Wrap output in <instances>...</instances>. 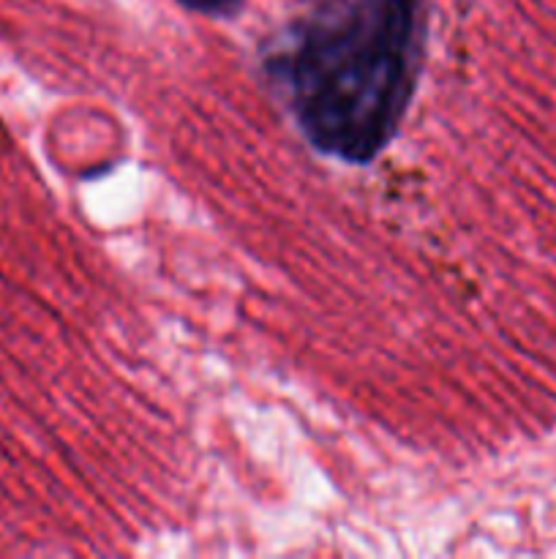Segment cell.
<instances>
[{
  "instance_id": "1",
  "label": "cell",
  "mask_w": 556,
  "mask_h": 559,
  "mask_svg": "<svg viewBox=\"0 0 556 559\" xmlns=\"http://www.w3.org/2000/svg\"><path fill=\"white\" fill-rule=\"evenodd\" d=\"M425 36V0H316L278 60L309 145L338 162H374L407 118Z\"/></svg>"
},
{
  "instance_id": "2",
  "label": "cell",
  "mask_w": 556,
  "mask_h": 559,
  "mask_svg": "<svg viewBox=\"0 0 556 559\" xmlns=\"http://www.w3.org/2000/svg\"><path fill=\"white\" fill-rule=\"evenodd\" d=\"M183 3L200 11H232L238 0H183Z\"/></svg>"
}]
</instances>
